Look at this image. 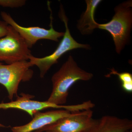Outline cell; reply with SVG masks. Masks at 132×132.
I'll return each mask as SVG.
<instances>
[{
  "mask_svg": "<svg viewBox=\"0 0 132 132\" xmlns=\"http://www.w3.org/2000/svg\"><path fill=\"white\" fill-rule=\"evenodd\" d=\"M32 55L23 38L9 25L7 34L0 38V61L7 64L28 61Z\"/></svg>",
  "mask_w": 132,
  "mask_h": 132,
  "instance_id": "5",
  "label": "cell"
},
{
  "mask_svg": "<svg viewBox=\"0 0 132 132\" xmlns=\"http://www.w3.org/2000/svg\"><path fill=\"white\" fill-rule=\"evenodd\" d=\"M28 61H23L13 64L3 65L0 63V84L7 90L9 98L13 101L17 97L19 85L21 82L29 81L32 78L33 67Z\"/></svg>",
  "mask_w": 132,
  "mask_h": 132,
  "instance_id": "4",
  "label": "cell"
},
{
  "mask_svg": "<svg viewBox=\"0 0 132 132\" xmlns=\"http://www.w3.org/2000/svg\"><path fill=\"white\" fill-rule=\"evenodd\" d=\"M132 129L131 120L106 115L95 119L93 124L86 132H126Z\"/></svg>",
  "mask_w": 132,
  "mask_h": 132,
  "instance_id": "10",
  "label": "cell"
},
{
  "mask_svg": "<svg viewBox=\"0 0 132 132\" xmlns=\"http://www.w3.org/2000/svg\"><path fill=\"white\" fill-rule=\"evenodd\" d=\"M126 132H132V130H129V131H127Z\"/></svg>",
  "mask_w": 132,
  "mask_h": 132,
  "instance_id": "17",
  "label": "cell"
},
{
  "mask_svg": "<svg viewBox=\"0 0 132 132\" xmlns=\"http://www.w3.org/2000/svg\"><path fill=\"white\" fill-rule=\"evenodd\" d=\"M122 88L123 90L128 93H132V83H128V84L121 85Z\"/></svg>",
  "mask_w": 132,
  "mask_h": 132,
  "instance_id": "15",
  "label": "cell"
},
{
  "mask_svg": "<svg viewBox=\"0 0 132 132\" xmlns=\"http://www.w3.org/2000/svg\"><path fill=\"white\" fill-rule=\"evenodd\" d=\"M114 11L112 20L105 24L98 23V29L111 34L116 52L120 54L130 42L132 27V1H126L117 5Z\"/></svg>",
  "mask_w": 132,
  "mask_h": 132,
  "instance_id": "2",
  "label": "cell"
},
{
  "mask_svg": "<svg viewBox=\"0 0 132 132\" xmlns=\"http://www.w3.org/2000/svg\"><path fill=\"white\" fill-rule=\"evenodd\" d=\"M110 72L105 76L106 77H110L112 75L117 76L121 82V85L132 83V75L127 72L119 73L114 68L111 69Z\"/></svg>",
  "mask_w": 132,
  "mask_h": 132,
  "instance_id": "12",
  "label": "cell"
},
{
  "mask_svg": "<svg viewBox=\"0 0 132 132\" xmlns=\"http://www.w3.org/2000/svg\"><path fill=\"white\" fill-rule=\"evenodd\" d=\"M26 3L24 0H0V6L4 7H21Z\"/></svg>",
  "mask_w": 132,
  "mask_h": 132,
  "instance_id": "13",
  "label": "cell"
},
{
  "mask_svg": "<svg viewBox=\"0 0 132 132\" xmlns=\"http://www.w3.org/2000/svg\"><path fill=\"white\" fill-rule=\"evenodd\" d=\"M8 26L5 21H0V38L4 37L7 34Z\"/></svg>",
  "mask_w": 132,
  "mask_h": 132,
  "instance_id": "14",
  "label": "cell"
},
{
  "mask_svg": "<svg viewBox=\"0 0 132 132\" xmlns=\"http://www.w3.org/2000/svg\"><path fill=\"white\" fill-rule=\"evenodd\" d=\"M48 5L50 12V28L48 29L38 27H26L20 26L15 21L10 15L5 12H1V16L3 21L12 26L19 33L25 41L29 48L40 40H49L58 42L59 38L63 37L64 32H58L53 28L52 11L49 3H48Z\"/></svg>",
  "mask_w": 132,
  "mask_h": 132,
  "instance_id": "6",
  "label": "cell"
},
{
  "mask_svg": "<svg viewBox=\"0 0 132 132\" xmlns=\"http://www.w3.org/2000/svg\"><path fill=\"white\" fill-rule=\"evenodd\" d=\"M72 113L64 109L53 110L45 112L39 111L34 114L33 119L24 125L12 127V132H34L54 123L62 118L71 115Z\"/></svg>",
  "mask_w": 132,
  "mask_h": 132,
  "instance_id": "9",
  "label": "cell"
},
{
  "mask_svg": "<svg viewBox=\"0 0 132 132\" xmlns=\"http://www.w3.org/2000/svg\"><path fill=\"white\" fill-rule=\"evenodd\" d=\"M93 75L80 67L71 55L52 78L53 88L47 100L50 102L62 105L67 103L70 88L79 80L87 81Z\"/></svg>",
  "mask_w": 132,
  "mask_h": 132,
  "instance_id": "1",
  "label": "cell"
},
{
  "mask_svg": "<svg viewBox=\"0 0 132 132\" xmlns=\"http://www.w3.org/2000/svg\"><path fill=\"white\" fill-rule=\"evenodd\" d=\"M6 127L4 126V125H2V124H1L0 123V127Z\"/></svg>",
  "mask_w": 132,
  "mask_h": 132,
  "instance_id": "16",
  "label": "cell"
},
{
  "mask_svg": "<svg viewBox=\"0 0 132 132\" xmlns=\"http://www.w3.org/2000/svg\"><path fill=\"white\" fill-rule=\"evenodd\" d=\"M92 109L72 112L71 115L33 132H86L95 119Z\"/></svg>",
  "mask_w": 132,
  "mask_h": 132,
  "instance_id": "7",
  "label": "cell"
},
{
  "mask_svg": "<svg viewBox=\"0 0 132 132\" xmlns=\"http://www.w3.org/2000/svg\"><path fill=\"white\" fill-rule=\"evenodd\" d=\"M21 96H17L16 100L12 101L7 103L0 104V109H15L25 111L33 118L34 114L39 111L49 108L64 109L69 111L71 105H59L47 101H39L32 100L34 95L21 93Z\"/></svg>",
  "mask_w": 132,
  "mask_h": 132,
  "instance_id": "8",
  "label": "cell"
},
{
  "mask_svg": "<svg viewBox=\"0 0 132 132\" xmlns=\"http://www.w3.org/2000/svg\"><path fill=\"white\" fill-rule=\"evenodd\" d=\"M59 17L64 22L65 31L63 38L57 48L52 54L42 58H38L31 55L29 57V61L33 66L36 65L39 69L40 77L44 76L53 65L57 64L62 55L73 50L82 48L90 50L91 47L88 44H81L77 42L71 35L69 28L68 19L65 13L63 5H60L59 13Z\"/></svg>",
  "mask_w": 132,
  "mask_h": 132,
  "instance_id": "3",
  "label": "cell"
},
{
  "mask_svg": "<svg viewBox=\"0 0 132 132\" xmlns=\"http://www.w3.org/2000/svg\"><path fill=\"white\" fill-rule=\"evenodd\" d=\"M87 7L86 10L81 15L77 24V28L82 35H89L98 29V23L94 19L96 9L101 0H86Z\"/></svg>",
  "mask_w": 132,
  "mask_h": 132,
  "instance_id": "11",
  "label": "cell"
}]
</instances>
